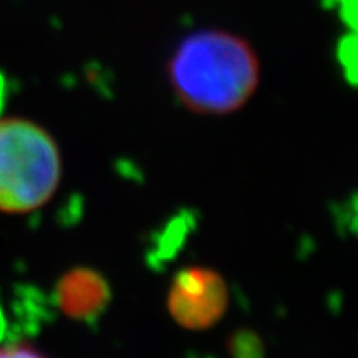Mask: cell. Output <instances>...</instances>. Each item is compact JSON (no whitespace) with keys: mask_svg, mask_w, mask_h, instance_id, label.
Instances as JSON below:
<instances>
[{"mask_svg":"<svg viewBox=\"0 0 358 358\" xmlns=\"http://www.w3.org/2000/svg\"><path fill=\"white\" fill-rule=\"evenodd\" d=\"M179 100L204 115L231 113L245 105L259 83V62L250 45L221 30L186 37L168 65Z\"/></svg>","mask_w":358,"mask_h":358,"instance_id":"1","label":"cell"},{"mask_svg":"<svg viewBox=\"0 0 358 358\" xmlns=\"http://www.w3.org/2000/svg\"><path fill=\"white\" fill-rule=\"evenodd\" d=\"M55 141L25 120H0V211L27 213L47 203L60 182Z\"/></svg>","mask_w":358,"mask_h":358,"instance_id":"2","label":"cell"},{"mask_svg":"<svg viewBox=\"0 0 358 358\" xmlns=\"http://www.w3.org/2000/svg\"><path fill=\"white\" fill-rule=\"evenodd\" d=\"M227 301V285L216 271L186 267L174 275L166 303L176 324L187 330H206L222 319Z\"/></svg>","mask_w":358,"mask_h":358,"instance_id":"3","label":"cell"},{"mask_svg":"<svg viewBox=\"0 0 358 358\" xmlns=\"http://www.w3.org/2000/svg\"><path fill=\"white\" fill-rule=\"evenodd\" d=\"M55 306L71 320L96 325L111 302L108 280L90 267L71 268L57 282Z\"/></svg>","mask_w":358,"mask_h":358,"instance_id":"4","label":"cell"},{"mask_svg":"<svg viewBox=\"0 0 358 358\" xmlns=\"http://www.w3.org/2000/svg\"><path fill=\"white\" fill-rule=\"evenodd\" d=\"M343 65L347 66L348 77L358 82V37L355 40H347L343 43Z\"/></svg>","mask_w":358,"mask_h":358,"instance_id":"5","label":"cell"},{"mask_svg":"<svg viewBox=\"0 0 358 358\" xmlns=\"http://www.w3.org/2000/svg\"><path fill=\"white\" fill-rule=\"evenodd\" d=\"M232 350L236 355H243L244 348H248V355H254V348H261V342L250 334H241L236 335L234 340L231 342Z\"/></svg>","mask_w":358,"mask_h":358,"instance_id":"6","label":"cell"},{"mask_svg":"<svg viewBox=\"0 0 358 358\" xmlns=\"http://www.w3.org/2000/svg\"><path fill=\"white\" fill-rule=\"evenodd\" d=\"M19 355L38 357L42 355V352L25 342H10L6 348H0V357H19Z\"/></svg>","mask_w":358,"mask_h":358,"instance_id":"7","label":"cell"},{"mask_svg":"<svg viewBox=\"0 0 358 358\" xmlns=\"http://www.w3.org/2000/svg\"><path fill=\"white\" fill-rule=\"evenodd\" d=\"M6 96H7L6 78H3L2 73H0V111H2V108H3V103H6Z\"/></svg>","mask_w":358,"mask_h":358,"instance_id":"8","label":"cell"},{"mask_svg":"<svg viewBox=\"0 0 358 358\" xmlns=\"http://www.w3.org/2000/svg\"><path fill=\"white\" fill-rule=\"evenodd\" d=\"M3 335H6V319H3L2 307H0V340L3 338Z\"/></svg>","mask_w":358,"mask_h":358,"instance_id":"9","label":"cell"}]
</instances>
